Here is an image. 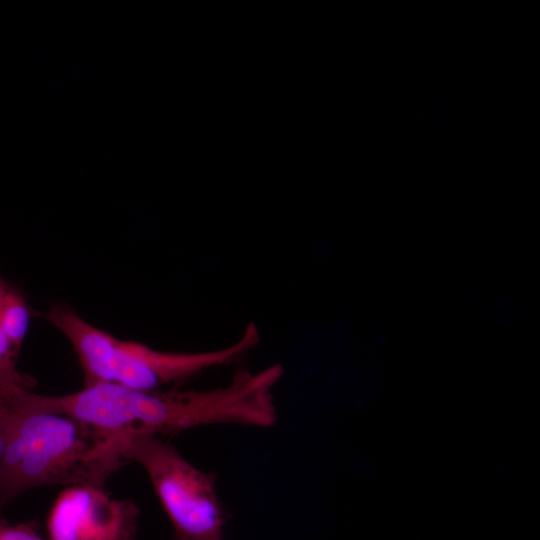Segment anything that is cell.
Masks as SVG:
<instances>
[{"label": "cell", "mask_w": 540, "mask_h": 540, "mask_svg": "<svg viewBox=\"0 0 540 540\" xmlns=\"http://www.w3.org/2000/svg\"><path fill=\"white\" fill-rule=\"evenodd\" d=\"M140 509L103 488L76 485L62 491L47 518L50 540H137Z\"/></svg>", "instance_id": "5"}, {"label": "cell", "mask_w": 540, "mask_h": 540, "mask_svg": "<svg viewBox=\"0 0 540 540\" xmlns=\"http://www.w3.org/2000/svg\"><path fill=\"white\" fill-rule=\"evenodd\" d=\"M0 275V292L4 282ZM17 356L12 351L0 322V395L9 396L20 389H29L32 381L16 368Z\"/></svg>", "instance_id": "7"}, {"label": "cell", "mask_w": 540, "mask_h": 540, "mask_svg": "<svg viewBox=\"0 0 540 540\" xmlns=\"http://www.w3.org/2000/svg\"><path fill=\"white\" fill-rule=\"evenodd\" d=\"M0 540H44L35 521L9 524L0 518Z\"/></svg>", "instance_id": "8"}, {"label": "cell", "mask_w": 540, "mask_h": 540, "mask_svg": "<svg viewBox=\"0 0 540 540\" xmlns=\"http://www.w3.org/2000/svg\"><path fill=\"white\" fill-rule=\"evenodd\" d=\"M271 366L238 370L227 385L210 390L141 391L97 384L74 393L48 396L26 390L18 401L31 409L66 414L111 432L176 434L210 425L269 428L277 422Z\"/></svg>", "instance_id": "1"}, {"label": "cell", "mask_w": 540, "mask_h": 540, "mask_svg": "<svg viewBox=\"0 0 540 540\" xmlns=\"http://www.w3.org/2000/svg\"><path fill=\"white\" fill-rule=\"evenodd\" d=\"M14 414L0 463V510L25 491L48 485L103 488L129 463L124 434L10 399Z\"/></svg>", "instance_id": "2"}, {"label": "cell", "mask_w": 540, "mask_h": 540, "mask_svg": "<svg viewBox=\"0 0 540 540\" xmlns=\"http://www.w3.org/2000/svg\"><path fill=\"white\" fill-rule=\"evenodd\" d=\"M173 540H179V539H177V538L174 537Z\"/></svg>", "instance_id": "10"}, {"label": "cell", "mask_w": 540, "mask_h": 540, "mask_svg": "<svg viewBox=\"0 0 540 540\" xmlns=\"http://www.w3.org/2000/svg\"><path fill=\"white\" fill-rule=\"evenodd\" d=\"M13 414L14 407L11 401L0 396V463L5 451Z\"/></svg>", "instance_id": "9"}, {"label": "cell", "mask_w": 540, "mask_h": 540, "mask_svg": "<svg viewBox=\"0 0 540 540\" xmlns=\"http://www.w3.org/2000/svg\"><path fill=\"white\" fill-rule=\"evenodd\" d=\"M42 317L70 341L80 364L84 387L115 384L141 391L191 379L201 373L238 362L259 343L255 324L223 348L199 352H167L120 340L84 320L62 302L53 303Z\"/></svg>", "instance_id": "3"}, {"label": "cell", "mask_w": 540, "mask_h": 540, "mask_svg": "<svg viewBox=\"0 0 540 540\" xmlns=\"http://www.w3.org/2000/svg\"><path fill=\"white\" fill-rule=\"evenodd\" d=\"M31 309L23 292L4 280L0 292V322L14 354L19 351L27 334Z\"/></svg>", "instance_id": "6"}, {"label": "cell", "mask_w": 540, "mask_h": 540, "mask_svg": "<svg viewBox=\"0 0 540 540\" xmlns=\"http://www.w3.org/2000/svg\"><path fill=\"white\" fill-rule=\"evenodd\" d=\"M123 455L145 470L175 538L226 540V514L212 473L191 464L159 436L124 434Z\"/></svg>", "instance_id": "4"}]
</instances>
